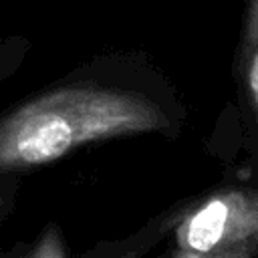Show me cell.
Wrapping results in <instances>:
<instances>
[{
  "label": "cell",
  "mask_w": 258,
  "mask_h": 258,
  "mask_svg": "<svg viewBox=\"0 0 258 258\" xmlns=\"http://www.w3.org/2000/svg\"><path fill=\"white\" fill-rule=\"evenodd\" d=\"M183 119L173 87L145 54H101L0 115V175H20L109 139L177 137Z\"/></svg>",
  "instance_id": "obj_1"
},
{
  "label": "cell",
  "mask_w": 258,
  "mask_h": 258,
  "mask_svg": "<svg viewBox=\"0 0 258 258\" xmlns=\"http://www.w3.org/2000/svg\"><path fill=\"white\" fill-rule=\"evenodd\" d=\"M127 248L258 258V175L224 181L155 216Z\"/></svg>",
  "instance_id": "obj_2"
},
{
  "label": "cell",
  "mask_w": 258,
  "mask_h": 258,
  "mask_svg": "<svg viewBox=\"0 0 258 258\" xmlns=\"http://www.w3.org/2000/svg\"><path fill=\"white\" fill-rule=\"evenodd\" d=\"M236 64H238L236 71H238L248 131H250L252 145L258 153V40L238 48Z\"/></svg>",
  "instance_id": "obj_3"
},
{
  "label": "cell",
  "mask_w": 258,
  "mask_h": 258,
  "mask_svg": "<svg viewBox=\"0 0 258 258\" xmlns=\"http://www.w3.org/2000/svg\"><path fill=\"white\" fill-rule=\"evenodd\" d=\"M32 50V40L20 34H4L0 36V83L12 77L28 52Z\"/></svg>",
  "instance_id": "obj_4"
},
{
  "label": "cell",
  "mask_w": 258,
  "mask_h": 258,
  "mask_svg": "<svg viewBox=\"0 0 258 258\" xmlns=\"http://www.w3.org/2000/svg\"><path fill=\"white\" fill-rule=\"evenodd\" d=\"M24 258H67V246L60 228L56 224H46Z\"/></svg>",
  "instance_id": "obj_5"
},
{
  "label": "cell",
  "mask_w": 258,
  "mask_h": 258,
  "mask_svg": "<svg viewBox=\"0 0 258 258\" xmlns=\"http://www.w3.org/2000/svg\"><path fill=\"white\" fill-rule=\"evenodd\" d=\"M256 40H258V0H246L240 46H248V44H252Z\"/></svg>",
  "instance_id": "obj_6"
},
{
  "label": "cell",
  "mask_w": 258,
  "mask_h": 258,
  "mask_svg": "<svg viewBox=\"0 0 258 258\" xmlns=\"http://www.w3.org/2000/svg\"><path fill=\"white\" fill-rule=\"evenodd\" d=\"M18 175H0V222L12 212L18 187Z\"/></svg>",
  "instance_id": "obj_7"
},
{
  "label": "cell",
  "mask_w": 258,
  "mask_h": 258,
  "mask_svg": "<svg viewBox=\"0 0 258 258\" xmlns=\"http://www.w3.org/2000/svg\"><path fill=\"white\" fill-rule=\"evenodd\" d=\"M159 258H252V256H212V254H196V252H181V250H165Z\"/></svg>",
  "instance_id": "obj_8"
}]
</instances>
